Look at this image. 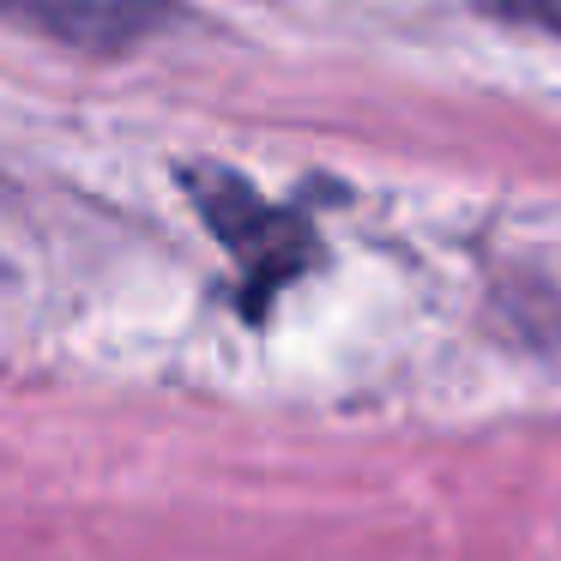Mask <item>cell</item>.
I'll use <instances>...</instances> for the list:
<instances>
[{"label": "cell", "instance_id": "cell-1", "mask_svg": "<svg viewBox=\"0 0 561 561\" xmlns=\"http://www.w3.org/2000/svg\"><path fill=\"white\" fill-rule=\"evenodd\" d=\"M0 19L43 43L85 55H122L175 19L170 0H0Z\"/></svg>", "mask_w": 561, "mask_h": 561}, {"label": "cell", "instance_id": "cell-2", "mask_svg": "<svg viewBox=\"0 0 561 561\" xmlns=\"http://www.w3.org/2000/svg\"><path fill=\"white\" fill-rule=\"evenodd\" d=\"M194 199L206 211V224L218 230V242H230L236 260L254 272L260 290H272L296 272L308 236L284 211H272L266 199H254V187H242L236 175H206V182H194Z\"/></svg>", "mask_w": 561, "mask_h": 561}, {"label": "cell", "instance_id": "cell-3", "mask_svg": "<svg viewBox=\"0 0 561 561\" xmlns=\"http://www.w3.org/2000/svg\"><path fill=\"white\" fill-rule=\"evenodd\" d=\"M495 19L525 31H543V37H561V0H483Z\"/></svg>", "mask_w": 561, "mask_h": 561}]
</instances>
